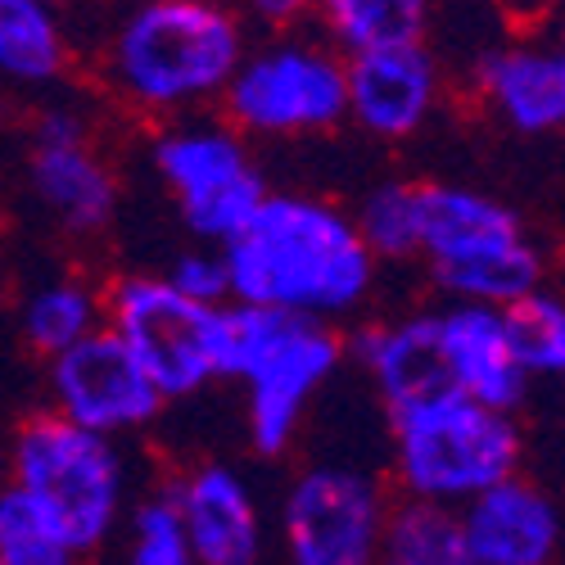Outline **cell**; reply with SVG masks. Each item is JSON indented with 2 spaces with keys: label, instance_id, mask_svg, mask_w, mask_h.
<instances>
[{
  "label": "cell",
  "instance_id": "cell-5",
  "mask_svg": "<svg viewBox=\"0 0 565 565\" xmlns=\"http://www.w3.org/2000/svg\"><path fill=\"white\" fill-rule=\"evenodd\" d=\"M390 420L394 489L407 498L461 507L511 470H521L525 457L515 412L489 407L452 385L407 407H394Z\"/></svg>",
  "mask_w": 565,
  "mask_h": 565
},
{
  "label": "cell",
  "instance_id": "cell-13",
  "mask_svg": "<svg viewBox=\"0 0 565 565\" xmlns=\"http://www.w3.org/2000/svg\"><path fill=\"white\" fill-rule=\"evenodd\" d=\"M466 565H547L565 547V515L521 470L457 507Z\"/></svg>",
  "mask_w": 565,
  "mask_h": 565
},
{
  "label": "cell",
  "instance_id": "cell-9",
  "mask_svg": "<svg viewBox=\"0 0 565 565\" xmlns=\"http://www.w3.org/2000/svg\"><path fill=\"white\" fill-rule=\"evenodd\" d=\"M390 502L385 480L366 466H303L280 498V547L295 565H371L381 561Z\"/></svg>",
  "mask_w": 565,
  "mask_h": 565
},
{
  "label": "cell",
  "instance_id": "cell-34",
  "mask_svg": "<svg viewBox=\"0 0 565 565\" xmlns=\"http://www.w3.org/2000/svg\"><path fill=\"white\" fill-rule=\"evenodd\" d=\"M561 14H565V0H561Z\"/></svg>",
  "mask_w": 565,
  "mask_h": 565
},
{
  "label": "cell",
  "instance_id": "cell-28",
  "mask_svg": "<svg viewBox=\"0 0 565 565\" xmlns=\"http://www.w3.org/2000/svg\"><path fill=\"white\" fill-rule=\"evenodd\" d=\"M181 295H191L200 303H226L231 299V271H226V254L222 245H200V249H185L172 258V267L163 271Z\"/></svg>",
  "mask_w": 565,
  "mask_h": 565
},
{
  "label": "cell",
  "instance_id": "cell-15",
  "mask_svg": "<svg viewBox=\"0 0 565 565\" xmlns=\"http://www.w3.org/2000/svg\"><path fill=\"white\" fill-rule=\"evenodd\" d=\"M484 109L511 131L543 136L565 127V77L556 45L539 41V32H515L493 41L489 51L466 68Z\"/></svg>",
  "mask_w": 565,
  "mask_h": 565
},
{
  "label": "cell",
  "instance_id": "cell-3",
  "mask_svg": "<svg viewBox=\"0 0 565 565\" xmlns=\"http://www.w3.org/2000/svg\"><path fill=\"white\" fill-rule=\"evenodd\" d=\"M344 362V335L335 321L299 317L263 303L226 299L217 308V381L245 385V426L263 457H280L308 403Z\"/></svg>",
  "mask_w": 565,
  "mask_h": 565
},
{
  "label": "cell",
  "instance_id": "cell-16",
  "mask_svg": "<svg viewBox=\"0 0 565 565\" xmlns=\"http://www.w3.org/2000/svg\"><path fill=\"white\" fill-rule=\"evenodd\" d=\"M435 321H439V353H444V371L452 390L507 412H515L530 398V375L511 353L502 308L448 299V308L435 312Z\"/></svg>",
  "mask_w": 565,
  "mask_h": 565
},
{
  "label": "cell",
  "instance_id": "cell-27",
  "mask_svg": "<svg viewBox=\"0 0 565 565\" xmlns=\"http://www.w3.org/2000/svg\"><path fill=\"white\" fill-rule=\"evenodd\" d=\"M0 565H73L51 521L14 480L0 484Z\"/></svg>",
  "mask_w": 565,
  "mask_h": 565
},
{
  "label": "cell",
  "instance_id": "cell-1",
  "mask_svg": "<svg viewBox=\"0 0 565 565\" xmlns=\"http://www.w3.org/2000/svg\"><path fill=\"white\" fill-rule=\"evenodd\" d=\"M231 299L299 317L340 321L375 286V254L362 245L353 213L299 191H267L245 226L222 241Z\"/></svg>",
  "mask_w": 565,
  "mask_h": 565
},
{
  "label": "cell",
  "instance_id": "cell-4",
  "mask_svg": "<svg viewBox=\"0 0 565 565\" xmlns=\"http://www.w3.org/2000/svg\"><path fill=\"white\" fill-rule=\"evenodd\" d=\"M6 480H14L51 521L68 561L114 543L127 511V457L118 439L51 412L28 416L10 439Z\"/></svg>",
  "mask_w": 565,
  "mask_h": 565
},
{
  "label": "cell",
  "instance_id": "cell-18",
  "mask_svg": "<svg viewBox=\"0 0 565 565\" xmlns=\"http://www.w3.org/2000/svg\"><path fill=\"white\" fill-rule=\"evenodd\" d=\"M420 209H426V226H420V258L430 267H448L461 258H476L489 249H502L525 235V222L515 217L493 195L466 191V185H420Z\"/></svg>",
  "mask_w": 565,
  "mask_h": 565
},
{
  "label": "cell",
  "instance_id": "cell-14",
  "mask_svg": "<svg viewBox=\"0 0 565 565\" xmlns=\"http://www.w3.org/2000/svg\"><path fill=\"white\" fill-rule=\"evenodd\" d=\"M172 493L200 565H254L267 552L263 502L245 470L200 461L172 484Z\"/></svg>",
  "mask_w": 565,
  "mask_h": 565
},
{
  "label": "cell",
  "instance_id": "cell-17",
  "mask_svg": "<svg viewBox=\"0 0 565 565\" xmlns=\"http://www.w3.org/2000/svg\"><path fill=\"white\" fill-rule=\"evenodd\" d=\"M344 353H353V362L371 375L390 412L448 390L435 312H407L394 321L362 326L353 340H344Z\"/></svg>",
  "mask_w": 565,
  "mask_h": 565
},
{
  "label": "cell",
  "instance_id": "cell-2",
  "mask_svg": "<svg viewBox=\"0 0 565 565\" xmlns=\"http://www.w3.org/2000/svg\"><path fill=\"white\" fill-rule=\"evenodd\" d=\"M245 51L249 28L231 0H140L105 32L100 77L127 109L168 122L222 100Z\"/></svg>",
  "mask_w": 565,
  "mask_h": 565
},
{
  "label": "cell",
  "instance_id": "cell-23",
  "mask_svg": "<svg viewBox=\"0 0 565 565\" xmlns=\"http://www.w3.org/2000/svg\"><path fill=\"white\" fill-rule=\"evenodd\" d=\"M312 14L326 41H335L340 51H358V45L394 36H426L435 0H312Z\"/></svg>",
  "mask_w": 565,
  "mask_h": 565
},
{
  "label": "cell",
  "instance_id": "cell-10",
  "mask_svg": "<svg viewBox=\"0 0 565 565\" xmlns=\"http://www.w3.org/2000/svg\"><path fill=\"white\" fill-rule=\"evenodd\" d=\"M28 195L68 235H100L118 213V172L73 105H45L28 140Z\"/></svg>",
  "mask_w": 565,
  "mask_h": 565
},
{
  "label": "cell",
  "instance_id": "cell-20",
  "mask_svg": "<svg viewBox=\"0 0 565 565\" xmlns=\"http://www.w3.org/2000/svg\"><path fill=\"white\" fill-rule=\"evenodd\" d=\"M105 326V290L77 276H45L19 299V335L36 358H55Z\"/></svg>",
  "mask_w": 565,
  "mask_h": 565
},
{
  "label": "cell",
  "instance_id": "cell-32",
  "mask_svg": "<svg viewBox=\"0 0 565 565\" xmlns=\"http://www.w3.org/2000/svg\"><path fill=\"white\" fill-rule=\"evenodd\" d=\"M51 6H60V10H73V6H77V0H51Z\"/></svg>",
  "mask_w": 565,
  "mask_h": 565
},
{
  "label": "cell",
  "instance_id": "cell-6",
  "mask_svg": "<svg viewBox=\"0 0 565 565\" xmlns=\"http://www.w3.org/2000/svg\"><path fill=\"white\" fill-rule=\"evenodd\" d=\"M217 105L231 127L263 140L331 131L349 118L344 51L326 36H276L249 45Z\"/></svg>",
  "mask_w": 565,
  "mask_h": 565
},
{
  "label": "cell",
  "instance_id": "cell-19",
  "mask_svg": "<svg viewBox=\"0 0 565 565\" xmlns=\"http://www.w3.org/2000/svg\"><path fill=\"white\" fill-rule=\"evenodd\" d=\"M77 41L51 0H0V82L14 90H51L68 77Z\"/></svg>",
  "mask_w": 565,
  "mask_h": 565
},
{
  "label": "cell",
  "instance_id": "cell-26",
  "mask_svg": "<svg viewBox=\"0 0 565 565\" xmlns=\"http://www.w3.org/2000/svg\"><path fill=\"white\" fill-rule=\"evenodd\" d=\"M118 530L127 534L122 556L131 565H191L195 561L191 556V534H185V521H181V507H177L172 489L136 498L131 511H122Z\"/></svg>",
  "mask_w": 565,
  "mask_h": 565
},
{
  "label": "cell",
  "instance_id": "cell-30",
  "mask_svg": "<svg viewBox=\"0 0 565 565\" xmlns=\"http://www.w3.org/2000/svg\"><path fill=\"white\" fill-rule=\"evenodd\" d=\"M507 28L515 32H534L539 23H556L561 19V0H493Z\"/></svg>",
  "mask_w": 565,
  "mask_h": 565
},
{
  "label": "cell",
  "instance_id": "cell-21",
  "mask_svg": "<svg viewBox=\"0 0 565 565\" xmlns=\"http://www.w3.org/2000/svg\"><path fill=\"white\" fill-rule=\"evenodd\" d=\"M430 276L448 299L507 308L511 299H521V295L543 286L547 263H543V249L530 241V235H521V241H511L502 249L461 258V263H448V267H430Z\"/></svg>",
  "mask_w": 565,
  "mask_h": 565
},
{
  "label": "cell",
  "instance_id": "cell-8",
  "mask_svg": "<svg viewBox=\"0 0 565 565\" xmlns=\"http://www.w3.org/2000/svg\"><path fill=\"white\" fill-rule=\"evenodd\" d=\"M217 308L181 295L163 271H131L105 290V326L146 366L163 403H185L217 381Z\"/></svg>",
  "mask_w": 565,
  "mask_h": 565
},
{
  "label": "cell",
  "instance_id": "cell-22",
  "mask_svg": "<svg viewBox=\"0 0 565 565\" xmlns=\"http://www.w3.org/2000/svg\"><path fill=\"white\" fill-rule=\"evenodd\" d=\"M381 561H390V565H466L457 507L398 493L385 511Z\"/></svg>",
  "mask_w": 565,
  "mask_h": 565
},
{
  "label": "cell",
  "instance_id": "cell-24",
  "mask_svg": "<svg viewBox=\"0 0 565 565\" xmlns=\"http://www.w3.org/2000/svg\"><path fill=\"white\" fill-rule=\"evenodd\" d=\"M515 362L530 381H565V295L539 286L502 308Z\"/></svg>",
  "mask_w": 565,
  "mask_h": 565
},
{
  "label": "cell",
  "instance_id": "cell-31",
  "mask_svg": "<svg viewBox=\"0 0 565 565\" xmlns=\"http://www.w3.org/2000/svg\"><path fill=\"white\" fill-rule=\"evenodd\" d=\"M552 45H556V60H561V77H565V14L556 19V41H552Z\"/></svg>",
  "mask_w": 565,
  "mask_h": 565
},
{
  "label": "cell",
  "instance_id": "cell-29",
  "mask_svg": "<svg viewBox=\"0 0 565 565\" xmlns=\"http://www.w3.org/2000/svg\"><path fill=\"white\" fill-rule=\"evenodd\" d=\"M235 10L271 32H286L312 14V0H235Z\"/></svg>",
  "mask_w": 565,
  "mask_h": 565
},
{
  "label": "cell",
  "instance_id": "cell-25",
  "mask_svg": "<svg viewBox=\"0 0 565 565\" xmlns=\"http://www.w3.org/2000/svg\"><path fill=\"white\" fill-rule=\"evenodd\" d=\"M353 226L362 245L375 254V263H412L420 258V226H426V209H420V185L416 181H385L358 204Z\"/></svg>",
  "mask_w": 565,
  "mask_h": 565
},
{
  "label": "cell",
  "instance_id": "cell-7",
  "mask_svg": "<svg viewBox=\"0 0 565 565\" xmlns=\"http://www.w3.org/2000/svg\"><path fill=\"white\" fill-rule=\"evenodd\" d=\"M245 140L249 136L226 118L195 114L168 118V127L154 131V177L168 185L181 222L209 245L231 241L267 195V181Z\"/></svg>",
  "mask_w": 565,
  "mask_h": 565
},
{
  "label": "cell",
  "instance_id": "cell-33",
  "mask_svg": "<svg viewBox=\"0 0 565 565\" xmlns=\"http://www.w3.org/2000/svg\"><path fill=\"white\" fill-rule=\"evenodd\" d=\"M118 6H140V0H118Z\"/></svg>",
  "mask_w": 565,
  "mask_h": 565
},
{
  "label": "cell",
  "instance_id": "cell-12",
  "mask_svg": "<svg viewBox=\"0 0 565 565\" xmlns=\"http://www.w3.org/2000/svg\"><path fill=\"white\" fill-rule=\"evenodd\" d=\"M349 118L381 140H407L444 100V60L430 36H394L344 51Z\"/></svg>",
  "mask_w": 565,
  "mask_h": 565
},
{
  "label": "cell",
  "instance_id": "cell-11",
  "mask_svg": "<svg viewBox=\"0 0 565 565\" xmlns=\"http://www.w3.org/2000/svg\"><path fill=\"white\" fill-rule=\"evenodd\" d=\"M45 394H51V407L60 416L109 439L154 426L159 412L168 407L146 366L131 358V349L109 326H96L77 344L45 358Z\"/></svg>",
  "mask_w": 565,
  "mask_h": 565
}]
</instances>
